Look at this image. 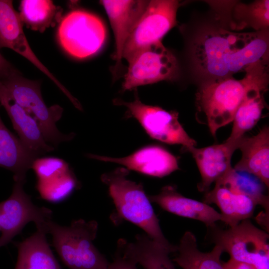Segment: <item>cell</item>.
Segmentation results:
<instances>
[{"mask_svg":"<svg viewBox=\"0 0 269 269\" xmlns=\"http://www.w3.org/2000/svg\"><path fill=\"white\" fill-rule=\"evenodd\" d=\"M268 29L235 32L211 29L194 43L193 58L196 69L208 80L232 77L259 64H268Z\"/></svg>","mask_w":269,"mask_h":269,"instance_id":"obj_1","label":"cell"},{"mask_svg":"<svg viewBox=\"0 0 269 269\" xmlns=\"http://www.w3.org/2000/svg\"><path fill=\"white\" fill-rule=\"evenodd\" d=\"M129 173L127 168L119 167L101 176L116 208L111 216V220L117 225L123 221H129L170 253L175 252L176 246L170 244L164 237L143 185L127 178Z\"/></svg>","mask_w":269,"mask_h":269,"instance_id":"obj_2","label":"cell"},{"mask_svg":"<svg viewBox=\"0 0 269 269\" xmlns=\"http://www.w3.org/2000/svg\"><path fill=\"white\" fill-rule=\"evenodd\" d=\"M267 64H259L247 71L242 79L233 77L208 80L196 94L199 111L205 116L214 136L220 128L232 122L236 112L251 88L268 84Z\"/></svg>","mask_w":269,"mask_h":269,"instance_id":"obj_3","label":"cell"},{"mask_svg":"<svg viewBox=\"0 0 269 269\" xmlns=\"http://www.w3.org/2000/svg\"><path fill=\"white\" fill-rule=\"evenodd\" d=\"M98 229L95 220L79 219L63 226L51 220L46 233L51 234L55 249L69 269H107L109 263L93 244Z\"/></svg>","mask_w":269,"mask_h":269,"instance_id":"obj_4","label":"cell"},{"mask_svg":"<svg viewBox=\"0 0 269 269\" xmlns=\"http://www.w3.org/2000/svg\"><path fill=\"white\" fill-rule=\"evenodd\" d=\"M0 81L15 102L35 120L48 143L54 147L73 137V134H64L57 128L63 109L58 105L45 104L38 81L23 77L17 70Z\"/></svg>","mask_w":269,"mask_h":269,"instance_id":"obj_5","label":"cell"},{"mask_svg":"<svg viewBox=\"0 0 269 269\" xmlns=\"http://www.w3.org/2000/svg\"><path fill=\"white\" fill-rule=\"evenodd\" d=\"M213 240L230 259L250 264L257 269H269V234L256 227L250 219L243 220L227 229L216 226Z\"/></svg>","mask_w":269,"mask_h":269,"instance_id":"obj_6","label":"cell"},{"mask_svg":"<svg viewBox=\"0 0 269 269\" xmlns=\"http://www.w3.org/2000/svg\"><path fill=\"white\" fill-rule=\"evenodd\" d=\"M106 38V29L102 20L83 9L72 10L62 17L57 30V38L62 48L79 59L97 53Z\"/></svg>","mask_w":269,"mask_h":269,"instance_id":"obj_7","label":"cell"},{"mask_svg":"<svg viewBox=\"0 0 269 269\" xmlns=\"http://www.w3.org/2000/svg\"><path fill=\"white\" fill-rule=\"evenodd\" d=\"M180 5L175 0H149L125 43L122 58L128 62L140 50L161 41L175 25Z\"/></svg>","mask_w":269,"mask_h":269,"instance_id":"obj_8","label":"cell"},{"mask_svg":"<svg viewBox=\"0 0 269 269\" xmlns=\"http://www.w3.org/2000/svg\"><path fill=\"white\" fill-rule=\"evenodd\" d=\"M26 180L14 181L10 196L0 203V248L10 243L29 222L46 234L47 223L51 220L49 209L34 205L24 191Z\"/></svg>","mask_w":269,"mask_h":269,"instance_id":"obj_9","label":"cell"},{"mask_svg":"<svg viewBox=\"0 0 269 269\" xmlns=\"http://www.w3.org/2000/svg\"><path fill=\"white\" fill-rule=\"evenodd\" d=\"M114 103L126 107L128 114L135 118L152 138L168 144L182 145L185 149L196 145V141L179 123L177 112L146 105L140 101L137 93L132 102L116 99Z\"/></svg>","mask_w":269,"mask_h":269,"instance_id":"obj_10","label":"cell"},{"mask_svg":"<svg viewBox=\"0 0 269 269\" xmlns=\"http://www.w3.org/2000/svg\"><path fill=\"white\" fill-rule=\"evenodd\" d=\"M122 91L174 79L178 71L175 56L158 42L137 52L129 62Z\"/></svg>","mask_w":269,"mask_h":269,"instance_id":"obj_11","label":"cell"},{"mask_svg":"<svg viewBox=\"0 0 269 269\" xmlns=\"http://www.w3.org/2000/svg\"><path fill=\"white\" fill-rule=\"evenodd\" d=\"M12 49L30 61L49 78L78 108L79 102L59 82L35 55L22 28L19 14L14 9L12 1L0 0V48Z\"/></svg>","mask_w":269,"mask_h":269,"instance_id":"obj_12","label":"cell"},{"mask_svg":"<svg viewBox=\"0 0 269 269\" xmlns=\"http://www.w3.org/2000/svg\"><path fill=\"white\" fill-rule=\"evenodd\" d=\"M149 0H103L104 7L112 28L115 40L113 78H117L122 66V54L125 43L136 23L145 10Z\"/></svg>","mask_w":269,"mask_h":269,"instance_id":"obj_13","label":"cell"},{"mask_svg":"<svg viewBox=\"0 0 269 269\" xmlns=\"http://www.w3.org/2000/svg\"><path fill=\"white\" fill-rule=\"evenodd\" d=\"M89 158L116 163L142 174L162 177L179 170L176 157L165 148L158 145L143 147L124 157H111L89 154Z\"/></svg>","mask_w":269,"mask_h":269,"instance_id":"obj_14","label":"cell"},{"mask_svg":"<svg viewBox=\"0 0 269 269\" xmlns=\"http://www.w3.org/2000/svg\"><path fill=\"white\" fill-rule=\"evenodd\" d=\"M243 137L227 139L223 143L202 148L191 146L186 149L194 158L201 176L198 186L200 191H209L213 183L222 178L232 168V155L239 148Z\"/></svg>","mask_w":269,"mask_h":269,"instance_id":"obj_15","label":"cell"},{"mask_svg":"<svg viewBox=\"0 0 269 269\" xmlns=\"http://www.w3.org/2000/svg\"><path fill=\"white\" fill-rule=\"evenodd\" d=\"M37 176V188L41 196L58 200L69 195L76 185V180L68 164L52 157H38L32 168Z\"/></svg>","mask_w":269,"mask_h":269,"instance_id":"obj_16","label":"cell"},{"mask_svg":"<svg viewBox=\"0 0 269 269\" xmlns=\"http://www.w3.org/2000/svg\"><path fill=\"white\" fill-rule=\"evenodd\" d=\"M0 104L7 112L18 138L35 157L54 150L45 140L35 120L15 102L0 81Z\"/></svg>","mask_w":269,"mask_h":269,"instance_id":"obj_17","label":"cell"},{"mask_svg":"<svg viewBox=\"0 0 269 269\" xmlns=\"http://www.w3.org/2000/svg\"><path fill=\"white\" fill-rule=\"evenodd\" d=\"M148 197L165 211L199 221L209 228L215 227L217 221L223 222L221 214L208 204L184 196L171 185L164 186L158 194Z\"/></svg>","mask_w":269,"mask_h":269,"instance_id":"obj_18","label":"cell"},{"mask_svg":"<svg viewBox=\"0 0 269 269\" xmlns=\"http://www.w3.org/2000/svg\"><path fill=\"white\" fill-rule=\"evenodd\" d=\"M239 148L242 157L234 169L251 174L269 186V129L263 128L256 135L243 137Z\"/></svg>","mask_w":269,"mask_h":269,"instance_id":"obj_19","label":"cell"},{"mask_svg":"<svg viewBox=\"0 0 269 269\" xmlns=\"http://www.w3.org/2000/svg\"><path fill=\"white\" fill-rule=\"evenodd\" d=\"M203 202L216 204L221 211L223 222L229 227L250 219L258 205L251 198L235 192L219 182H216L213 189L207 192Z\"/></svg>","mask_w":269,"mask_h":269,"instance_id":"obj_20","label":"cell"},{"mask_svg":"<svg viewBox=\"0 0 269 269\" xmlns=\"http://www.w3.org/2000/svg\"><path fill=\"white\" fill-rule=\"evenodd\" d=\"M133 242L120 239L117 248L122 254L140 265L144 269H175L168 250L150 239L146 234L135 236Z\"/></svg>","mask_w":269,"mask_h":269,"instance_id":"obj_21","label":"cell"},{"mask_svg":"<svg viewBox=\"0 0 269 269\" xmlns=\"http://www.w3.org/2000/svg\"><path fill=\"white\" fill-rule=\"evenodd\" d=\"M35 159L4 125L0 116V167L12 172L14 181L26 180V173Z\"/></svg>","mask_w":269,"mask_h":269,"instance_id":"obj_22","label":"cell"},{"mask_svg":"<svg viewBox=\"0 0 269 269\" xmlns=\"http://www.w3.org/2000/svg\"><path fill=\"white\" fill-rule=\"evenodd\" d=\"M46 234L37 230L21 242H16L17 261L15 269H61L47 241Z\"/></svg>","mask_w":269,"mask_h":269,"instance_id":"obj_23","label":"cell"},{"mask_svg":"<svg viewBox=\"0 0 269 269\" xmlns=\"http://www.w3.org/2000/svg\"><path fill=\"white\" fill-rule=\"evenodd\" d=\"M175 252L173 261L182 269H224L220 260L224 252L222 248L215 245L211 251L201 252L198 248L195 236L190 231L184 233Z\"/></svg>","mask_w":269,"mask_h":269,"instance_id":"obj_24","label":"cell"},{"mask_svg":"<svg viewBox=\"0 0 269 269\" xmlns=\"http://www.w3.org/2000/svg\"><path fill=\"white\" fill-rule=\"evenodd\" d=\"M268 84L256 86L248 91L236 112L231 133L227 140L243 137L258 122L265 106L264 93Z\"/></svg>","mask_w":269,"mask_h":269,"instance_id":"obj_25","label":"cell"},{"mask_svg":"<svg viewBox=\"0 0 269 269\" xmlns=\"http://www.w3.org/2000/svg\"><path fill=\"white\" fill-rule=\"evenodd\" d=\"M61 9L49 0H23L20 2L21 21L33 30L43 32L60 21Z\"/></svg>","mask_w":269,"mask_h":269,"instance_id":"obj_26","label":"cell"},{"mask_svg":"<svg viewBox=\"0 0 269 269\" xmlns=\"http://www.w3.org/2000/svg\"><path fill=\"white\" fill-rule=\"evenodd\" d=\"M216 182L224 184L235 192L251 198L258 205L264 207L266 213H268L269 197L265 194L263 186L265 184L255 176L246 172L236 170L232 167Z\"/></svg>","mask_w":269,"mask_h":269,"instance_id":"obj_27","label":"cell"},{"mask_svg":"<svg viewBox=\"0 0 269 269\" xmlns=\"http://www.w3.org/2000/svg\"><path fill=\"white\" fill-rule=\"evenodd\" d=\"M268 0L256 1L250 4L239 3L234 9L235 28L252 27L257 31L267 29L269 24Z\"/></svg>","mask_w":269,"mask_h":269,"instance_id":"obj_28","label":"cell"},{"mask_svg":"<svg viewBox=\"0 0 269 269\" xmlns=\"http://www.w3.org/2000/svg\"><path fill=\"white\" fill-rule=\"evenodd\" d=\"M129 259L117 248L113 261L109 263L107 269H129Z\"/></svg>","mask_w":269,"mask_h":269,"instance_id":"obj_29","label":"cell"},{"mask_svg":"<svg viewBox=\"0 0 269 269\" xmlns=\"http://www.w3.org/2000/svg\"><path fill=\"white\" fill-rule=\"evenodd\" d=\"M16 70L0 52V81L6 79Z\"/></svg>","mask_w":269,"mask_h":269,"instance_id":"obj_30","label":"cell"},{"mask_svg":"<svg viewBox=\"0 0 269 269\" xmlns=\"http://www.w3.org/2000/svg\"><path fill=\"white\" fill-rule=\"evenodd\" d=\"M223 266L224 269H257L250 264L238 262L232 259L223 263Z\"/></svg>","mask_w":269,"mask_h":269,"instance_id":"obj_31","label":"cell"}]
</instances>
